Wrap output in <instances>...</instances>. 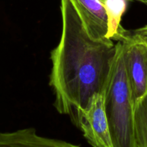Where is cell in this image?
Returning <instances> with one entry per match:
<instances>
[{"label": "cell", "instance_id": "7", "mask_svg": "<svg viewBox=\"0 0 147 147\" xmlns=\"http://www.w3.org/2000/svg\"><path fill=\"white\" fill-rule=\"evenodd\" d=\"M107 17V34L106 38L113 41L123 42L130 31L121 25L122 17L131 0H101Z\"/></svg>", "mask_w": 147, "mask_h": 147}, {"label": "cell", "instance_id": "8", "mask_svg": "<svg viewBox=\"0 0 147 147\" xmlns=\"http://www.w3.org/2000/svg\"><path fill=\"white\" fill-rule=\"evenodd\" d=\"M136 147H147V94L134 106Z\"/></svg>", "mask_w": 147, "mask_h": 147}, {"label": "cell", "instance_id": "5", "mask_svg": "<svg viewBox=\"0 0 147 147\" xmlns=\"http://www.w3.org/2000/svg\"><path fill=\"white\" fill-rule=\"evenodd\" d=\"M81 19L88 34L94 40H104L107 17L101 0H70Z\"/></svg>", "mask_w": 147, "mask_h": 147}, {"label": "cell", "instance_id": "2", "mask_svg": "<svg viewBox=\"0 0 147 147\" xmlns=\"http://www.w3.org/2000/svg\"><path fill=\"white\" fill-rule=\"evenodd\" d=\"M112 147H136L134 103L126 77L121 42L104 91Z\"/></svg>", "mask_w": 147, "mask_h": 147}, {"label": "cell", "instance_id": "9", "mask_svg": "<svg viewBox=\"0 0 147 147\" xmlns=\"http://www.w3.org/2000/svg\"><path fill=\"white\" fill-rule=\"evenodd\" d=\"M132 32L139 34V35L142 36V37H144L147 40V24L146 25L143 26V27H139V28L133 30Z\"/></svg>", "mask_w": 147, "mask_h": 147}, {"label": "cell", "instance_id": "10", "mask_svg": "<svg viewBox=\"0 0 147 147\" xmlns=\"http://www.w3.org/2000/svg\"><path fill=\"white\" fill-rule=\"evenodd\" d=\"M131 1H137V2L142 3V4H145V5L147 6V0H131Z\"/></svg>", "mask_w": 147, "mask_h": 147}, {"label": "cell", "instance_id": "6", "mask_svg": "<svg viewBox=\"0 0 147 147\" xmlns=\"http://www.w3.org/2000/svg\"><path fill=\"white\" fill-rule=\"evenodd\" d=\"M0 147H81L66 141L39 135L34 128L0 131Z\"/></svg>", "mask_w": 147, "mask_h": 147}, {"label": "cell", "instance_id": "3", "mask_svg": "<svg viewBox=\"0 0 147 147\" xmlns=\"http://www.w3.org/2000/svg\"><path fill=\"white\" fill-rule=\"evenodd\" d=\"M121 42L126 77L135 106L147 94V41L131 31Z\"/></svg>", "mask_w": 147, "mask_h": 147}, {"label": "cell", "instance_id": "1", "mask_svg": "<svg viewBox=\"0 0 147 147\" xmlns=\"http://www.w3.org/2000/svg\"><path fill=\"white\" fill-rule=\"evenodd\" d=\"M62 30L50 53V86L54 106L77 126L79 117L97 93H104L116 53L109 39L94 40L84 28L70 0H60Z\"/></svg>", "mask_w": 147, "mask_h": 147}, {"label": "cell", "instance_id": "11", "mask_svg": "<svg viewBox=\"0 0 147 147\" xmlns=\"http://www.w3.org/2000/svg\"><path fill=\"white\" fill-rule=\"evenodd\" d=\"M144 39H145V40H146V41H147V40H146V38H144Z\"/></svg>", "mask_w": 147, "mask_h": 147}, {"label": "cell", "instance_id": "4", "mask_svg": "<svg viewBox=\"0 0 147 147\" xmlns=\"http://www.w3.org/2000/svg\"><path fill=\"white\" fill-rule=\"evenodd\" d=\"M77 127L93 147H112L104 93L95 94L79 117Z\"/></svg>", "mask_w": 147, "mask_h": 147}]
</instances>
